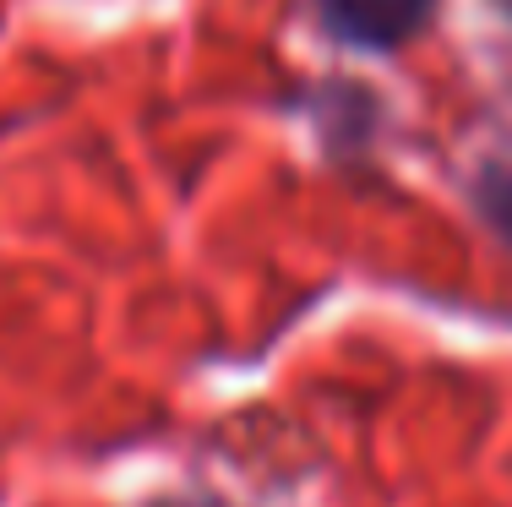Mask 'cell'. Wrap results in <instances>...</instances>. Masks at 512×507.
I'll list each match as a JSON object with an SVG mask.
<instances>
[{
    "label": "cell",
    "mask_w": 512,
    "mask_h": 507,
    "mask_svg": "<svg viewBox=\"0 0 512 507\" xmlns=\"http://www.w3.org/2000/svg\"><path fill=\"white\" fill-rule=\"evenodd\" d=\"M142 507H229L218 491H175V497H148Z\"/></svg>",
    "instance_id": "277c9868"
},
{
    "label": "cell",
    "mask_w": 512,
    "mask_h": 507,
    "mask_svg": "<svg viewBox=\"0 0 512 507\" xmlns=\"http://www.w3.org/2000/svg\"><path fill=\"white\" fill-rule=\"evenodd\" d=\"M295 104L316 120V137L327 142V153H360L365 142L376 137L382 126V104H376L371 88L349 77H333V82H306L295 93Z\"/></svg>",
    "instance_id": "7a4b0ae2"
},
{
    "label": "cell",
    "mask_w": 512,
    "mask_h": 507,
    "mask_svg": "<svg viewBox=\"0 0 512 507\" xmlns=\"http://www.w3.org/2000/svg\"><path fill=\"white\" fill-rule=\"evenodd\" d=\"M491 6H496V11H502V17L512 22V0H491Z\"/></svg>",
    "instance_id": "5b68a950"
},
{
    "label": "cell",
    "mask_w": 512,
    "mask_h": 507,
    "mask_svg": "<svg viewBox=\"0 0 512 507\" xmlns=\"http://www.w3.org/2000/svg\"><path fill=\"white\" fill-rule=\"evenodd\" d=\"M442 0H316V17L344 50L393 55L431 28Z\"/></svg>",
    "instance_id": "6da1fadb"
},
{
    "label": "cell",
    "mask_w": 512,
    "mask_h": 507,
    "mask_svg": "<svg viewBox=\"0 0 512 507\" xmlns=\"http://www.w3.org/2000/svg\"><path fill=\"white\" fill-rule=\"evenodd\" d=\"M469 208L480 213V224L491 229V235H502L512 246V159H491V164L474 169Z\"/></svg>",
    "instance_id": "3957f363"
}]
</instances>
